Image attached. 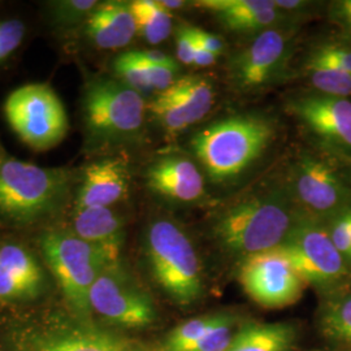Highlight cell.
<instances>
[{"mask_svg": "<svg viewBox=\"0 0 351 351\" xmlns=\"http://www.w3.org/2000/svg\"><path fill=\"white\" fill-rule=\"evenodd\" d=\"M88 137L97 143H116L136 138L145 123L143 95L119 78L90 80L82 99Z\"/></svg>", "mask_w": 351, "mask_h": 351, "instance_id": "8992f818", "label": "cell"}, {"mask_svg": "<svg viewBox=\"0 0 351 351\" xmlns=\"http://www.w3.org/2000/svg\"><path fill=\"white\" fill-rule=\"evenodd\" d=\"M319 324L326 339L351 346V295L328 302L322 310Z\"/></svg>", "mask_w": 351, "mask_h": 351, "instance_id": "603a6c76", "label": "cell"}, {"mask_svg": "<svg viewBox=\"0 0 351 351\" xmlns=\"http://www.w3.org/2000/svg\"><path fill=\"white\" fill-rule=\"evenodd\" d=\"M310 60L336 66L351 75V49L341 45H324L314 51Z\"/></svg>", "mask_w": 351, "mask_h": 351, "instance_id": "1f68e13d", "label": "cell"}, {"mask_svg": "<svg viewBox=\"0 0 351 351\" xmlns=\"http://www.w3.org/2000/svg\"><path fill=\"white\" fill-rule=\"evenodd\" d=\"M25 36V25L20 20L0 21V64L17 50Z\"/></svg>", "mask_w": 351, "mask_h": 351, "instance_id": "4dcf8cb0", "label": "cell"}, {"mask_svg": "<svg viewBox=\"0 0 351 351\" xmlns=\"http://www.w3.org/2000/svg\"><path fill=\"white\" fill-rule=\"evenodd\" d=\"M34 297H37V294L32 289L0 268V301H23Z\"/></svg>", "mask_w": 351, "mask_h": 351, "instance_id": "d6a6232c", "label": "cell"}, {"mask_svg": "<svg viewBox=\"0 0 351 351\" xmlns=\"http://www.w3.org/2000/svg\"><path fill=\"white\" fill-rule=\"evenodd\" d=\"M194 4L213 12L221 25L236 33H263L281 16L275 0H201Z\"/></svg>", "mask_w": 351, "mask_h": 351, "instance_id": "2e32d148", "label": "cell"}, {"mask_svg": "<svg viewBox=\"0 0 351 351\" xmlns=\"http://www.w3.org/2000/svg\"><path fill=\"white\" fill-rule=\"evenodd\" d=\"M329 237L342 258H351V208L341 210L332 221Z\"/></svg>", "mask_w": 351, "mask_h": 351, "instance_id": "f546056e", "label": "cell"}, {"mask_svg": "<svg viewBox=\"0 0 351 351\" xmlns=\"http://www.w3.org/2000/svg\"><path fill=\"white\" fill-rule=\"evenodd\" d=\"M130 10L137 24V33L150 45H159L171 36L172 13L154 0L130 1Z\"/></svg>", "mask_w": 351, "mask_h": 351, "instance_id": "44dd1931", "label": "cell"}, {"mask_svg": "<svg viewBox=\"0 0 351 351\" xmlns=\"http://www.w3.org/2000/svg\"><path fill=\"white\" fill-rule=\"evenodd\" d=\"M276 136L272 120L241 113L213 123L191 138V150L215 184L232 181L247 171Z\"/></svg>", "mask_w": 351, "mask_h": 351, "instance_id": "7a4b0ae2", "label": "cell"}, {"mask_svg": "<svg viewBox=\"0 0 351 351\" xmlns=\"http://www.w3.org/2000/svg\"><path fill=\"white\" fill-rule=\"evenodd\" d=\"M0 268L25 284L37 295L43 288L45 277L36 258L19 245L8 243L0 249Z\"/></svg>", "mask_w": 351, "mask_h": 351, "instance_id": "7402d4cb", "label": "cell"}, {"mask_svg": "<svg viewBox=\"0 0 351 351\" xmlns=\"http://www.w3.org/2000/svg\"><path fill=\"white\" fill-rule=\"evenodd\" d=\"M151 190L172 201L195 202L204 194V180L198 167L182 156H165L147 169Z\"/></svg>", "mask_w": 351, "mask_h": 351, "instance_id": "9a60e30c", "label": "cell"}, {"mask_svg": "<svg viewBox=\"0 0 351 351\" xmlns=\"http://www.w3.org/2000/svg\"><path fill=\"white\" fill-rule=\"evenodd\" d=\"M288 112L328 143L351 150V101L346 98L310 94L293 98Z\"/></svg>", "mask_w": 351, "mask_h": 351, "instance_id": "7c38bea8", "label": "cell"}, {"mask_svg": "<svg viewBox=\"0 0 351 351\" xmlns=\"http://www.w3.org/2000/svg\"><path fill=\"white\" fill-rule=\"evenodd\" d=\"M176 55L178 62L185 65H193L195 39L193 37L191 26L181 25L176 30Z\"/></svg>", "mask_w": 351, "mask_h": 351, "instance_id": "e575fe53", "label": "cell"}, {"mask_svg": "<svg viewBox=\"0 0 351 351\" xmlns=\"http://www.w3.org/2000/svg\"><path fill=\"white\" fill-rule=\"evenodd\" d=\"M143 62L155 65H177L175 60L162 51H136Z\"/></svg>", "mask_w": 351, "mask_h": 351, "instance_id": "74e56055", "label": "cell"}, {"mask_svg": "<svg viewBox=\"0 0 351 351\" xmlns=\"http://www.w3.org/2000/svg\"><path fill=\"white\" fill-rule=\"evenodd\" d=\"M130 175L125 160L110 158L90 164L77 194V208L111 207L129 193Z\"/></svg>", "mask_w": 351, "mask_h": 351, "instance_id": "5bb4252c", "label": "cell"}, {"mask_svg": "<svg viewBox=\"0 0 351 351\" xmlns=\"http://www.w3.org/2000/svg\"><path fill=\"white\" fill-rule=\"evenodd\" d=\"M293 190L298 202L315 213H339L348 198L337 172L310 155H303L293 171Z\"/></svg>", "mask_w": 351, "mask_h": 351, "instance_id": "4fadbf2b", "label": "cell"}, {"mask_svg": "<svg viewBox=\"0 0 351 351\" xmlns=\"http://www.w3.org/2000/svg\"><path fill=\"white\" fill-rule=\"evenodd\" d=\"M137 53V52H136ZM138 56V55H137ZM141 59V58H139ZM142 60V59H141ZM146 63V62H145ZM147 64V75L151 90L158 91L159 94L171 88L176 82L175 75L177 65H155Z\"/></svg>", "mask_w": 351, "mask_h": 351, "instance_id": "836d02e7", "label": "cell"}, {"mask_svg": "<svg viewBox=\"0 0 351 351\" xmlns=\"http://www.w3.org/2000/svg\"><path fill=\"white\" fill-rule=\"evenodd\" d=\"M219 317V314H206L193 317L176 326L164 341V351H190Z\"/></svg>", "mask_w": 351, "mask_h": 351, "instance_id": "d4e9b609", "label": "cell"}, {"mask_svg": "<svg viewBox=\"0 0 351 351\" xmlns=\"http://www.w3.org/2000/svg\"><path fill=\"white\" fill-rule=\"evenodd\" d=\"M239 278L251 300L269 310L297 303L307 285L277 249L245 259L241 263Z\"/></svg>", "mask_w": 351, "mask_h": 351, "instance_id": "30bf717a", "label": "cell"}, {"mask_svg": "<svg viewBox=\"0 0 351 351\" xmlns=\"http://www.w3.org/2000/svg\"><path fill=\"white\" fill-rule=\"evenodd\" d=\"M306 284L328 287L346 274L343 258L329 232L310 219L300 217L288 239L277 247Z\"/></svg>", "mask_w": 351, "mask_h": 351, "instance_id": "ba28073f", "label": "cell"}, {"mask_svg": "<svg viewBox=\"0 0 351 351\" xmlns=\"http://www.w3.org/2000/svg\"><path fill=\"white\" fill-rule=\"evenodd\" d=\"M73 233L78 239L120 255L125 237L124 220L110 207L77 208Z\"/></svg>", "mask_w": 351, "mask_h": 351, "instance_id": "ac0fdd59", "label": "cell"}, {"mask_svg": "<svg viewBox=\"0 0 351 351\" xmlns=\"http://www.w3.org/2000/svg\"><path fill=\"white\" fill-rule=\"evenodd\" d=\"M113 68L119 80L129 88L142 95L152 93L147 75V64L139 59L136 51L120 55L114 60Z\"/></svg>", "mask_w": 351, "mask_h": 351, "instance_id": "4316f807", "label": "cell"}, {"mask_svg": "<svg viewBox=\"0 0 351 351\" xmlns=\"http://www.w3.org/2000/svg\"><path fill=\"white\" fill-rule=\"evenodd\" d=\"M42 251L65 300L77 313H90V290L101 272L119 263V254L78 239L65 230L49 232L42 239Z\"/></svg>", "mask_w": 351, "mask_h": 351, "instance_id": "277c9868", "label": "cell"}, {"mask_svg": "<svg viewBox=\"0 0 351 351\" xmlns=\"http://www.w3.org/2000/svg\"><path fill=\"white\" fill-rule=\"evenodd\" d=\"M90 308L107 322L125 328H147L156 311L146 291L126 275L120 263L104 269L90 290Z\"/></svg>", "mask_w": 351, "mask_h": 351, "instance_id": "9c48e42d", "label": "cell"}, {"mask_svg": "<svg viewBox=\"0 0 351 351\" xmlns=\"http://www.w3.org/2000/svg\"><path fill=\"white\" fill-rule=\"evenodd\" d=\"M330 19L337 25L351 34V0L333 1L329 8Z\"/></svg>", "mask_w": 351, "mask_h": 351, "instance_id": "d590c367", "label": "cell"}, {"mask_svg": "<svg viewBox=\"0 0 351 351\" xmlns=\"http://www.w3.org/2000/svg\"><path fill=\"white\" fill-rule=\"evenodd\" d=\"M193 30V37L195 39L197 45H199L204 50L210 51L215 55L220 56L224 52V42L220 37H217L216 34L204 32L198 27H191Z\"/></svg>", "mask_w": 351, "mask_h": 351, "instance_id": "8d00e7d4", "label": "cell"}, {"mask_svg": "<svg viewBox=\"0 0 351 351\" xmlns=\"http://www.w3.org/2000/svg\"><path fill=\"white\" fill-rule=\"evenodd\" d=\"M42 351H125L123 348L101 335H78L60 339Z\"/></svg>", "mask_w": 351, "mask_h": 351, "instance_id": "83f0119b", "label": "cell"}, {"mask_svg": "<svg viewBox=\"0 0 351 351\" xmlns=\"http://www.w3.org/2000/svg\"><path fill=\"white\" fill-rule=\"evenodd\" d=\"M159 3H160V5L163 7L164 10H167L168 12H172L175 10H180V8H182L186 4L182 0H162Z\"/></svg>", "mask_w": 351, "mask_h": 351, "instance_id": "60d3db41", "label": "cell"}, {"mask_svg": "<svg viewBox=\"0 0 351 351\" xmlns=\"http://www.w3.org/2000/svg\"><path fill=\"white\" fill-rule=\"evenodd\" d=\"M86 34L101 50L128 46L137 34L130 4L125 1L99 3L86 20Z\"/></svg>", "mask_w": 351, "mask_h": 351, "instance_id": "e0dca14e", "label": "cell"}, {"mask_svg": "<svg viewBox=\"0 0 351 351\" xmlns=\"http://www.w3.org/2000/svg\"><path fill=\"white\" fill-rule=\"evenodd\" d=\"M217 55H215L210 51L204 50L199 45L195 42V51H194V59H193V65L195 66H210L216 63Z\"/></svg>", "mask_w": 351, "mask_h": 351, "instance_id": "f35d334b", "label": "cell"}, {"mask_svg": "<svg viewBox=\"0 0 351 351\" xmlns=\"http://www.w3.org/2000/svg\"><path fill=\"white\" fill-rule=\"evenodd\" d=\"M94 0H62L51 3L52 19L58 25L71 26L88 20V16L98 7Z\"/></svg>", "mask_w": 351, "mask_h": 351, "instance_id": "f1b7e54d", "label": "cell"}, {"mask_svg": "<svg viewBox=\"0 0 351 351\" xmlns=\"http://www.w3.org/2000/svg\"><path fill=\"white\" fill-rule=\"evenodd\" d=\"M69 184L64 169L10 158L0 163V213L17 221L38 219L63 204Z\"/></svg>", "mask_w": 351, "mask_h": 351, "instance_id": "5b68a950", "label": "cell"}, {"mask_svg": "<svg viewBox=\"0 0 351 351\" xmlns=\"http://www.w3.org/2000/svg\"><path fill=\"white\" fill-rule=\"evenodd\" d=\"M275 5L277 10H285V11H295L303 8L306 5L304 1L301 0H275Z\"/></svg>", "mask_w": 351, "mask_h": 351, "instance_id": "ab89813d", "label": "cell"}, {"mask_svg": "<svg viewBox=\"0 0 351 351\" xmlns=\"http://www.w3.org/2000/svg\"><path fill=\"white\" fill-rule=\"evenodd\" d=\"M297 329L290 323H247L229 351H291Z\"/></svg>", "mask_w": 351, "mask_h": 351, "instance_id": "ffe728a7", "label": "cell"}, {"mask_svg": "<svg viewBox=\"0 0 351 351\" xmlns=\"http://www.w3.org/2000/svg\"><path fill=\"white\" fill-rule=\"evenodd\" d=\"M146 256L155 282L175 304L188 308L201 301L204 294L201 259L181 226L169 219L151 223Z\"/></svg>", "mask_w": 351, "mask_h": 351, "instance_id": "3957f363", "label": "cell"}, {"mask_svg": "<svg viewBox=\"0 0 351 351\" xmlns=\"http://www.w3.org/2000/svg\"><path fill=\"white\" fill-rule=\"evenodd\" d=\"M4 113L13 132L36 150L55 147L68 132L63 103L46 84L16 88L4 103Z\"/></svg>", "mask_w": 351, "mask_h": 351, "instance_id": "52a82bcc", "label": "cell"}, {"mask_svg": "<svg viewBox=\"0 0 351 351\" xmlns=\"http://www.w3.org/2000/svg\"><path fill=\"white\" fill-rule=\"evenodd\" d=\"M239 329L241 326H237V319L234 316L219 314L216 322L190 351H229Z\"/></svg>", "mask_w": 351, "mask_h": 351, "instance_id": "484cf974", "label": "cell"}, {"mask_svg": "<svg viewBox=\"0 0 351 351\" xmlns=\"http://www.w3.org/2000/svg\"><path fill=\"white\" fill-rule=\"evenodd\" d=\"M350 261H351V258H350Z\"/></svg>", "mask_w": 351, "mask_h": 351, "instance_id": "b9f144b4", "label": "cell"}, {"mask_svg": "<svg viewBox=\"0 0 351 351\" xmlns=\"http://www.w3.org/2000/svg\"><path fill=\"white\" fill-rule=\"evenodd\" d=\"M306 71L311 84L320 94L329 97L348 98L351 95V75L328 64L310 60Z\"/></svg>", "mask_w": 351, "mask_h": 351, "instance_id": "cb8c5ba5", "label": "cell"}, {"mask_svg": "<svg viewBox=\"0 0 351 351\" xmlns=\"http://www.w3.org/2000/svg\"><path fill=\"white\" fill-rule=\"evenodd\" d=\"M289 49L284 33L275 29L261 33L230 58L226 69L232 86L243 93L275 84L288 68Z\"/></svg>", "mask_w": 351, "mask_h": 351, "instance_id": "8fae6325", "label": "cell"}, {"mask_svg": "<svg viewBox=\"0 0 351 351\" xmlns=\"http://www.w3.org/2000/svg\"><path fill=\"white\" fill-rule=\"evenodd\" d=\"M160 94L177 106L190 125L198 123L210 112L215 101L213 85L202 75L178 78L171 88Z\"/></svg>", "mask_w": 351, "mask_h": 351, "instance_id": "d6986e66", "label": "cell"}, {"mask_svg": "<svg viewBox=\"0 0 351 351\" xmlns=\"http://www.w3.org/2000/svg\"><path fill=\"white\" fill-rule=\"evenodd\" d=\"M300 217L287 189H267L217 213L211 233L221 250L242 263L252 255L280 247Z\"/></svg>", "mask_w": 351, "mask_h": 351, "instance_id": "6da1fadb", "label": "cell"}]
</instances>
